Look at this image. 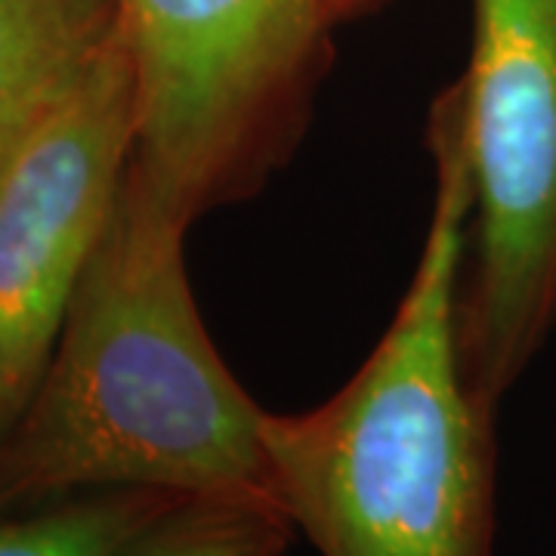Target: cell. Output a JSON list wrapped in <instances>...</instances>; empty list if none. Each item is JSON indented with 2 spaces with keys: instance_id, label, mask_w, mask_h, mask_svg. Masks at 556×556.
<instances>
[{
  "instance_id": "cell-1",
  "label": "cell",
  "mask_w": 556,
  "mask_h": 556,
  "mask_svg": "<svg viewBox=\"0 0 556 556\" xmlns=\"http://www.w3.org/2000/svg\"><path fill=\"white\" fill-rule=\"evenodd\" d=\"M189 226L130 159L50 362L0 437V510L109 489L276 501L266 408L219 358L189 288Z\"/></svg>"
},
{
  "instance_id": "cell-2",
  "label": "cell",
  "mask_w": 556,
  "mask_h": 556,
  "mask_svg": "<svg viewBox=\"0 0 556 556\" xmlns=\"http://www.w3.org/2000/svg\"><path fill=\"white\" fill-rule=\"evenodd\" d=\"M437 192L415 276L353 378L300 415H263L276 501L321 556H492L495 408L457 343L473 179L457 84L430 112Z\"/></svg>"
},
{
  "instance_id": "cell-3",
  "label": "cell",
  "mask_w": 556,
  "mask_h": 556,
  "mask_svg": "<svg viewBox=\"0 0 556 556\" xmlns=\"http://www.w3.org/2000/svg\"><path fill=\"white\" fill-rule=\"evenodd\" d=\"M137 167L189 219L248 199L294 149L325 72V0H118Z\"/></svg>"
},
{
  "instance_id": "cell-4",
  "label": "cell",
  "mask_w": 556,
  "mask_h": 556,
  "mask_svg": "<svg viewBox=\"0 0 556 556\" xmlns=\"http://www.w3.org/2000/svg\"><path fill=\"white\" fill-rule=\"evenodd\" d=\"M457 90L473 179L457 343L497 412L556 328V0H473Z\"/></svg>"
},
{
  "instance_id": "cell-5",
  "label": "cell",
  "mask_w": 556,
  "mask_h": 556,
  "mask_svg": "<svg viewBox=\"0 0 556 556\" xmlns=\"http://www.w3.org/2000/svg\"><path fill=\"white\" fill-rule=\"evenodd\" d=\"M134 149L137 75L118 31L28 124L0 177V437L50 362Z\"/></svg>"
},
{
  "instance_id": "cell-6",
  "label": "cell",
  "mask_w": 556,
  "mask_h": 556,
  "mask_svg": "<svg viewBox=\"0 0 556 556\" xmlns=\"http://www.w3.org/2000/svg\"><path fill=\"white\" fill-rule=\"evenodd\" d=\"M118 31V0H0V155Z\"/></svg>"
},
{
  "instance_id": "cell-7",
  "label": "cell",
  "mask_w": 556,
  "mask_h": 556,
  "mask_svg": "<svg viewBox=\"0 0 556 556\" xmlns=\"http://www.w3.org/2000/svg\"><path fill=\"white\" fill-rule=\"evenodd\" d=\"M179 501L186 497L155 489L65 497L28 517L0 522V556H112Z\"/></svg>"
},
{
  "instance_id": "cell-8",
  "label": "cell",
  "mask_w": 556,
  "mask_h": 556,
  "mask_svg": "<svg viewBox=\"0 0 556 556\" xmlns=\"http://www.w3.org/2000/svg\"><path fill=\"white\" fill-rule=\"evenodd\" d=\"M294 522L263 497H186L112 556H281Z\"/></svg>"
},
{
  "instance_id": "cell-9",
  "label": "cell",
  "mask_w": 556,
  "mask_h": 556,
  "mask_svg": "<svg viewBox=\"0 0 556 556\" xmlns=\"http://www.w3.org/2000/svg\"><path fill=\"white\" fill-rule=\"evenodd\" d=\"M380 0H325V10H328V20L331 25H340L346 20H356L362 13L375 10Z\"/></svg>"
},
{
  "instance_id": "cell-10",
  "label": "cell",
  "mask_w": 556,
  "mask_h": 556,
  "mask_svg": "<svg viewBox=\"0 0 556 556\" xmlns=\"http://www.w3.org/2000/svg\"><path fill=\"white\" fill-rule=\"evenodd\" d=\"M13 146H16V142H13ZM13 146H10V149H13ZM10 149H7V152L0 155V177H3V167H7V159H10Z\"/></svg>"
}]
</instances>
